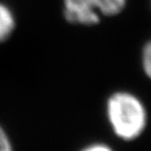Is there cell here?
I'll list each match as a JSON object with an SVG mask.
<instances>
[{
    "mask_svg": "<svg viewBox=\"0 0 151 151\" xmlns=\"http://www.w3.org/2000/svg\"><path fill=\"white\" fill-rule=\"evenodd\" d=\"M82 151H112L111 148L104 144H93L84 148Z\"/></svg>",
    "mask_w": 151,
    "mask_h": 151,
    "instance_id": "obj_6",
    "label": "cell"
},
{
    "mask_svg": "<svg viewBox=\"0 0 151 151\" xmlns=\"http://www.w3.org/2000/svg\"><path fill=\"white\" fill-rule=\"evenodd\" d=\"M143 67H144L145 73L148 76L151 80V40L147 42L143 50Z\"/></svg>",
    "mask_w": 151,
    "mask_h": 151,
    "instance_id": "obj_4",
    "label": "cell"
},
{
    "mask_svg": "<svg viewBox=\"0 0 151 151\" xmlns=\"http://www.w3.org/2000/svg\"><path fill=\"white\" fill-rule=\"evenodd\" d=\"M127 0H64V16L71 23L92 25L101 15L114 16L124 9Z\"/></svg>",
    "mask_w": 151,
    "mask_h": 151,
    "instance_id": "obj_2",
    "label": "cell"
},
{
    "mask_svg": "<svg viewBox=\"0 0 151 151\" xmlns=\"http://www.w3.org/2000/svg\"><path fill=\"white\" fill-rule=\"evenodd\" d=\"M107 116L114 133L126 141L137 137L146 126L144 105L129 92H116L109 98Z\"/></svg>",
    "mask_w": 151,
    "mask_h": 151,
    "instance_id": "obj_1",
    "label": "cell"
},
{
    "mask_svg": "<svg viewBox=\"0 0 151 151\" xmlns=\"http://www.w3.org/2000/svg\"><path fill=\"white\" fill-rule=\"evenodd\" d=\"M0 151H13L9 137L1 126H0Z\"/></svg>",
    "mask_w": 151,
    "mask_h": 151,
    "instance_id": "obj_5",
    "label": "cell"
},
{
    "mask_svg": "<svg viewBox=\"0 0 151 151\" xmlns=\"http://www.w3.org/2000/svg\"><path fill=\"white\" fill-rule=\"evenodd\" d=\"M15 28V18L12 11L0 2V43L11 36Z\"/></svg>",
    "mask_w": 151,
    "mask_h": 151,
    "instance_id": "obj_3",
    "label": "cell"
}]
</instances>
